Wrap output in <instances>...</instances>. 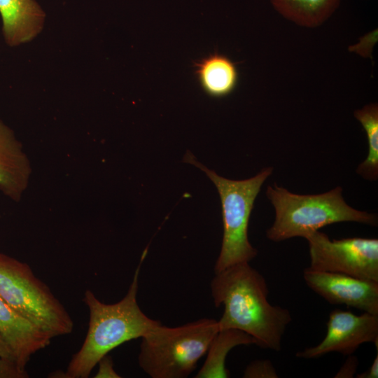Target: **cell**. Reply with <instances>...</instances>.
Listing matches in <instances>:
<instances>
[{"label": "cell", "mask_w": 378, "mask_h": 378, "mask_svg": "<svg viewBox=\"0 0 378 378\" xmlns=\"http://www.w3.org/2000/svg\"><path fill=\"white\" fill-rule=\"evenodd\" d=\"M216 307L223 305L219 330H241L262 349L279 351L292 316L288 309L272 305L264 276L249 262L239 263L215 273L210 284Z\"/></svg>", "instance_id": "1"}, {"label": "cell", "mask_w": 378, "mask_h": 378, "mask_svg": "<svg viewBox=\"0 0 378 378\" xmlns=\"http://www.w3.org/2000/svg\"><path fill=\"white\" fill-rule=\"evenodd\" d=\"M144 253L125 297L113 304L101 302L88 289L83 301L88 306L90 320L80 349L73 355L65 372L55 371L50 377L88 378L98 361L111 350L134 339L142 337L161 323L148 317L137 302L139 276Z\"/></svg>", "instance_id": "2"}, {"label": "cell", "mask_w": 378, "mask_h": 378, "mask_svg": "<svg viewBox=\"0 0 378 378\" xmlns=\"http://www.w3.org/2000/svg\"><path fill=\"white\" fill-rule=\"evenodd\" d=\"M266 195L275 211L274 221L266 232L272 241L305 238L324 226L341 222L377 225L376 214L346 204L340 186L321 194L300 195L274 183L267 186Z\"/></svg>", "instance_id": "3"}, {"label": "cell", "mask_w": 378, "mask_h": 378, "mask_svg": "<svg viewBox=\"0 0 378 378\" xmlns=\"http://www.w3.org/2000/svg\"><path fill=\"white\" fill-rule=\"evenodd\" d=\"M218 330L214 318L173 328L160 323L141 337L139 365L153 378L187 377L206 354Z\"/></svg>", "instance_id": "4"}, {"label": "cell", "mask_w": 378, "mask_h": 378, "mask_svg": "<svg viewBox=\"0 0 378 378\" xmlns=\"http://www.w3.org/2000/svg\"><path fill=\"white\" fill-rule=\"evenodd\" d=\"M183 160L204 172L220 195L223 234L220 251L214 266L215 273L236 264L249 262L258 254L248 238L250 216L261 187L272 174L273 168L265 167L251 178L237 181L224 178L209 169L190 151H187Z\"/></svg>", "instance_id": "5"}, {"label": "cell", "mask_w": 378, "mask_h": 378, "mask_svg": "<svg viewBox=\"0 0 378 378\" xmlns=\"http://www.w3.org/2000/svg\"><path fill=\"white\" fill-rule=\"evenodd\" d=\"M0 297L52 338L70 334L73 320L26 263L0 253Z\"/></svg>", "instance_id": "6"}, {"label": "cell", "mask_w": 378, "mask_h": 378, "mask_svg": "<svg viewBox=\"0 0 378 378\" xmlns=\"http://www.w3.org/2000/svg\"><path fill=\"white\" fill-rule=\"evenodd\" d=\"M313 270L341 273L378 281V239L349 237L330 239L319 230L308 234Z\"/></svg>", "instance_id": "7"}, {"label": "cell", "mask_w": 378, "mask_h": 378, "mask_svg": "<svg viewBox=\"0 0 378 378\" xmlns=\"http://www.w3.org/2000/svg\"><path fill=\"white\" fill-rule=\"evenodd\" d=\"M364 343H373L377 349L378 315L368 312L356 315L350 311L335 309L329 314L324 339L295 356L304 359L318 358L331 352L349 356Z\"/></svg>", "instance_id": "8"}, {"label": "cell", "mask_w": 378, "mask_h": 378, "mask_svg": "<svg viewBox=\"0 0 378 378\" xmlns=\"http://www.w3.org/2000/svg\"><path fill=\"white\" fill-rule=\"evenodd\" d=\"M307 286L332 304H345L378 315V281L306 268Z\"/></svg>", "instance_id": "9"}, {"label": "cell", "mask_w": 378, "mask_h": 378, "mask_svg": "<svg viewBox=\"0 0 378 378\" xmlns=\"http://www.w3.org/2000/svg\"><path fill=\"white\" fill-rule=\"evenodd\" d=\"M0 335L13 353L18 365L23 369H26L31 356L48 346L52 339L1 297Z\"/></svg>", "instance_id": "10"}, {"label": "cell", "mask_w": 378, "mask_h": 378, "mask_svg": "<svg viewBox=\"0 0 378 378\" xmlns=\"http://www.w3.org/2000/svg\"><path fill=\"white\" fill-rule=\"evenodd\" d=\"M31 167L13 131L0 120V190L19 201L27 188Z\"/></svg>", "instance_id": "11"}, {"label": "cell", "mask_w": 378, "mask_h": 378, "mask_svg": "<svg viewBox=\"0 0 378 378\" xmlns=\"http://www.w3.org/2000/svg\"><path fill=\"white\" fill-rule=\"evenodd\" d=\"M6 42L16 46L32 40L42 29L45 13L35 0H0Z\"/></svg>", "instance_id": "12"}, {"label": "cell", "mask_w": 378, "mask_h": 378, "mask_svg": "<svg viewBox=\"0 0 378 378\" xmlns=\"http://www.w3.org/2000/svg\"><path fill=\"white\" fill-rule=\"evenodd\" d=\"M255 344V339L248 333L235 328L219 330L207 351L206 358L196 378H226L229 372L225 359L230 351L239 345Z\"/></svg>", "instance_id": "13"}, {"label": "cell", "mask_w": 378, "mask_h": 378, "mask_svg": "<svg viewBox=\"0 0 378 378\" xmlns=\"http://www.w3.org/2000/svg\"><path fill=\"white\" fill-rule=\"evenodd\" d=\"M342 0H270L274 10L297 25L314 28L328 20Z\"/></svg>", "instance_id": "14"}, {"label": "cell", "mask_w": 378, "mask_h": 378, "mask_svg": "<svg viewBox=\"0 0 378 378\" xmlns=\"http://www.w3.org/2000/svg\"><path fill=\"white\" fill-rule=\"evenodd\" d=\"M198 70L202 85L207 92L214 96L228 94L237 85L236 66L225 56H211L201 63Z\"/></svg>", "instance_id": "15"}, {"label": "cell", "mask_w": 378, "mask_h": 378, "mask_svg": "<svg viewBox=\"0 0 378 378\" xmlns=\"http://www.w3.org/2000/svg\"><path fill=\"white\" fill-rule=\"evenodd\" d=\"M354 115L366 132L368 154L356 169V173L368 181L378 178V105L370 103L354 112Z\"/></svg>", "instance_id": "16"}, {"label": "cell", "mask_w": 378, "mask_h": 378, "mask_svg": "<svg viewBox=\"0 0 378 378\" xmlns=\"http://www.w3.org/2000/svg\"><path fill=\"white\" fill-rule=\"evenodd\" d=\"M245 378H277L278 374L268 359L255 360L249 363L244 372Z\"/></svg>", "instance_id": "17"}, {"label": "cell", "mask_w": 378, "mask_h": 378, "mask_svg": "<svg viewBox=\"0 0 378 378\" xmlns=\"http://www.w3.org/2000/svg\"><path fill=\"white\" fill-rule=\"evenodd\" d=\"M377 29H376L360 37L358 41L349 46L348 50L363 58H372V50L377 42Z\"/></svg>", "instance_id": "18"}, {"label": "cell", "mask_w": 378, "mask_h": 378, "mask_svg": "<svg viewBox=\"0 0 378 378\" xmlns=\"http://www.w3.org/2000/svg\"><path fill=\"white\" fill-rule=\"evenodd\" d=\"M26 369L20 368L15 361L0 356V378H28Z\"/></svg>", "instance_id": "19"}, {"label": "cell", "mask_w": 378, "mask_h": 378, "mask_svg": "<svg viewBox=\"0 0 378 378\" xmlns=\"http://www.w3.org/2000/svg\"><path fill=\"white\" fill-rule=\"evenodd\" d=\"M99 369L94 378H120L121 376L118 374L113 368V363L111 357L106 354L103 356L97 363Z\"/></svg>", "instance_id": "20"}, {"label": "cell", "mask_w": 378, "mask_h": 378, "mask_svg": "<svg viewBox=\"0 0 378 378\" xmlns=\"http://www.w3.org/2000/svg\"><path fill=\"white\" fill-rule=\"evenodd\" d=\"M358 365V360L356 356L352 354L348 356V358L346 360L340 370L335 374V377L337 378H350L353 377L357 367Z\"/></svg>", "instance_id": "21"}, {"label": "cell", "mask_w": 378, "mask_h": 378, "mask_svg": "<svg viewBox=\"0 0 378 378\" xmlns=\"http://www.w3.org/2000/svg\"><path fill=\"white\" fill-rule=\"evenodd\" d=\"M358 378L378 377V355L377 354L370 368L365 372L357 374Z\"/></svg>", "instance_id": "22"}, {"label": "cell", "mask_w": 378, "mask_h": 378, "mask_svg": "<svg viewBox=\"0 0 378 378\" xmlns=\"http://www.w3.org/2000/svg\"><path fill=\"white\" fill-rule=\"evenodd\" d=\"M0 356L15 361L13 353L0 335ZM16 362V361H15ZM18 364V363H17Z\"/></svg>", "instance_id": "23"}]
</instances>
